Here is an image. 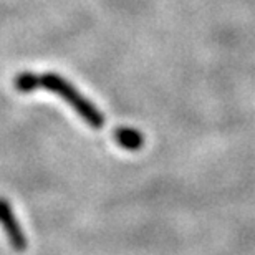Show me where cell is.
<instances>
[{"label":"cell","mask_w":255,"mask_h":255,"mask_svg":"<svg viewBox=\"0 0 255 255\" xmlns=\"http://www.w3.org/2000/svg\"><path fill=\"white\" fill-rule=\"evenodd\" d=\"M40 86L53 91V93H58L62 98L68 101L70 105H73L76 113H78L83 120L88 121L91 128H95V129H101V128H103V125H105L103 115H101L90 101H86L83 96L68 83V81H65L62 78V76L53 75V73H47V75L40 76Z\"/></svg>","instance_id":"6da1fadb"},{"label":"cell","mask_w":255,"mask_h":255,"mask_svg":"<svg viewBox=\"0 0 255 255\" xmlns=\"http://www.w3.org/2000/svg\"><path fill=\"white\" fill-rule=\"evenodd\" d=\"M0 224H2V227L5 229V234H7L8 241L15 251H18V252L25 251V249H27V239H25L22 227H20V224L17 222V219H15L8 202L3 201V199H0Z\"/></svg>","instance_id":"7a4b0ae2"},{"label":"cell","mask_w":255,"mask_h":255,"mask_svg":"<svg viewBox=\"0 0 255 255\" xmlns=\"http://www.w3.org/2000/svg\"><path fill=\"white\" fill-rule=\"evenodd\" d=\"M115 139L116 142L125 147V149H131L136 151L144 144V137L139 131L131 129V128H120V129L115 131Z\"/></svg>","instance_id":"3957f363"},{"label":"cell","mask_w":255,"mask_h":255,"mask_svg":"<svg viewBox=\"0 0 255 255\" xmlns=\"http://www.w3.org/2000/svg\"><path fill=\"white\" fill-rule=\"evenodd\" d=\"M38 86H40V76L30 73V71L18 75L17 78H15V88L18 91H22V93L33 91L35 88H38Z\"/></svg>","instance_id":"277c9868"}]
</instances>
